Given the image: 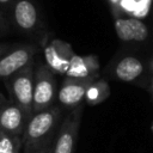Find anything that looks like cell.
<instances>
[{"instance_id":"1","label":"cell","mask_w":153,"mask_h":153,"mask_svg":"<svg viewBox=\"0 0 153 153\" xmlns=\"http://www.w3.org/2000/svg\"><path fill=\"white\" fill-rule=\"evenodd\" d=\"M60 114L61 110L57 106H50L43 111L32 114L22 135L25 153L35 152L56 135V124Z\"/></svg>"},{"instance_id":"2","label":"cell","mask_w":153,"mask_h":153,"mask_svg":"<svg viewBox=\"0 0 153 153\" xmlns=\"http://www.w3.org/2000/svg\"><path fill=\"white\" fill-rule=\"evenodd\" d=\"M6 85L11 93L12 100L17 103L27 118H30L33 114V86H35V76L32 72L31 62L26 65L24 68L14 73L12 76L7 78Z\"/></svg>"},{"instance_id":"3","label":"cell","mask_w":153,"mask_h":153,"mask_svg":"<svg viewBox=\"0 0 153 153\" xmlns=\"http://www.w3.org/2000/svg\"><path fill=\"white\" fill-rule=\"evenodd\" d=\"M56 96V79L48 65H41L35 73L33 86V114L51 106Z\"/></svg>"},{"instance_id":"4","label":"cell","mask_w":153,"mask_h":153,"mask_svg":"<svg viewBox=\"0 0 153 153\" xmlns=\"http://www.w3.org/2000/svg\"><path fill=\"white\" fill-rule=\"evenodd\" d=\"M81 118V109L78 108L71 112L62 122L55 136L53 153H74Z\"/></svg>"},{"instance_id":"5","label":"cell","mask_w":153,"mask_h":153,"mask_svg":"<svg viewBox=\"0 0 153 153\" xmlns=\"http://www.w3.org/2000/svg\"><path fill=\"white\" fill-rule=\"evenodd\" d=\"M27 121L23 109L13 100L5 102L0 106V133L22 136Z\"/></svg>"},{"instance_id":"6","label":"cell","mask_w":153,"mask_h":153,"mask_svg":"<svg viewBox=\"0 0 153 153\" xmlns=\"http://www.w3.org/2000/svg\"><path fill=\"white\" fill-rule=\"evenodd\" d=\"M36 49L32 45L19 47L0 57V78L7 79L31 62Z\"/></svg>"},{"instance_id":"7","label":"cell","mask_w":153,"mask_h":153,"mask_svg":"<svg viewBox=\"0 0 153 153\" xmlns=\"http://www.w3.org/2000/svg\"><path fill=\"white\" fill-rule=\"evenodd\" d=\"M92 82L91 76H69L59 91V100L65 106H74L84 98Z\"/></svg>"},{"instance_id":"8","label":"cell","mask_w":153,"mask_h":153,"mask_svg":"<svg viewBox=\"0 0 153 153\" xmlns=\"http://www.w3.org/2000/svg\"><path fill=\"white\" fill-rule=\"evenodd\" d=\"M115 31L117 37L124 42H142L148 36L146 24L135 18H117L115 20Z\"/></svg>"},{"instance_id":"9","label":"cell","mask_w":153,"mask_h":153,"mask_svg":"<svg viewBox=\"0 0 153 153\" xmlns=\"http://www.w3.org/2000/svg\"><path fill=\"white\" fill-rule=\"evenodd\" d=\"M16 23L24 30H31L37 23V10L29 0H19L14 7Z\"/></svg>"},{"instance_id":"10","label":"cell","mask_w":153,"mask_h":153,"mask_svg":"<svg viewBox=\"0 0 153 153\" xmlns=\"http://www.w3.org/2000/svg\"><path fill=\"white\" fill-rule=\"evenodd\" d=\"M142 72H143L142 62L134 56H127L120 60L115 69L116 76L126 82L137 79Z\"/></svg>"},{"instance_id":"11","label":"cell","mask_w":153,"mask_h":153,"mask_svg":"<svg viewBox=\"0 0 153 153\" xmlns=\"http://www.w3.org/2000/svg\"><path fill=\"white\" fill-rule=\"evenodd\" d=\"M61 50L56 44H51L45 48V59L48 62V66L59 72V73H65L69 69L71 61L66 55H60Z\"/></svg>"},{"instance_id":"12","label":"cell","mask_w":153,"mask_h":153,"mask_svg":"<svg viewBox=\"0 0 153 153\" xmlns=\"http://www.w3.org/2000/svg\"><path fill=\"white\" fill-rule=\"evenodd\" d=\"M22 136L0 133V153H20Z\"/></svg>"},{"instance_id":"13","label":"cell","mask_w":153,"mask_h":153,"mask_svg":"<svg viewBox=\"0 0 153 153\" xmlns=\"http://www.w3.org/2000/svg\"><path fill=\"white\" fill-rule=\"evenodd\" d=\"M56 136V135H55ZM55 136L53 139H50L48 142H45L41 148L36 149L32 153H53L54 152V142H55Z\"/></svg>"},{"instance_id":"14","label":"cell","mask_w":153,"mask_h":153,"mask_svg":"<svg viewBox=\"0 0 153 153\" xmlns=\"http://www.w3.org/2000/svg\"><path fill=\"white\" fill-rule=\"evenodd\" d=\"M6 50H7V47H6V45H4V44L0 45V57H1L2 55H5V51H6Z\"/></svg>"},{"instance_id":"15","label":"cell","mask_w":153,"mask_h":153,"mask_svg":"<svg viewBox=\"0 0 153 153\" xmlns=\"http://www.w3.org/2000/svg\"><path fill=\"white\" fill-rule=\"evenodd\" d=\"M4 103H5V100H4V96H2L1 93H0V106H1V105H2Z\"/></svg>"},{"instance_id":"16","label":"cell","mask_w":153,"mask_h":153,"mask_svg":"<svg viewBox=\"0 0 153 153\" xmlns=\"http://www.w3.org/2000/svg\"><path fill=\"white\" fill-rule=\"evenodd\" d=\"M8 1H10V0H0L1 4H6V2H8Z\"/></svg>"},{"instance_id":"17","label":"cell","mask_w":153,"mask_h":153,"mask_svg":"<svg viewBox=\"0 0 153 153\" xmlns=\"http://www.w3.org/2000/svg\"><path fill=\"white\" fill-rule=\"evenodd\" d=\"M152 90H153V81H152Z\"/></svg>"}]
</instances>
